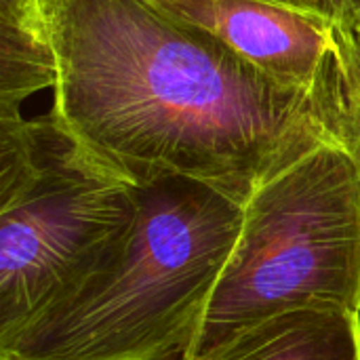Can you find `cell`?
Instances as JSON below:
<instances>
[{
    "mask_svg": "<svg viewBox=\"0 0 360 360\" xmlns=\"http://www.w3.org/2000/svg\"><path fill=\"white\" fill-rule=\"evenodd\" d=\"M55 61L51 114L108 175L205 181L243 205L327 137L285 86L152 0H34Z\"/></svg>",
    "mask_w": 360,
    "mask_h": 360,
    "instance_id": "obj_1",
    "label": "cell"
},
{
    "mask_svg": "<svg viewBox=\"0 0 360 360\" xmlns=\"http://www.w3.org/2000/svg\"><path fill=\"white\" fill-rule=\"evenodd\" d=\"M105 259L38 314L0 360L184 359L240 232L245 205L190 177L135 188Z\"/></svg>",
    "mask_w": 360,
    "mask_h": 360,
    "instance_id": "obj_2",
    "label": "cell"
},
{
    "mask_svg": "<svg viewBox=\"0 0 360 360\" xmlns=\"http://www.w3.org/2000/svg\"><path fill=\"white\" fill-rule=\"evenodd\" d=\"M306 306L360 314V169L331 137L247 198L234 249L181 360Z\"/></svg>",
    "mask_w": 360,
    "mask_h": 360,
    "instance_id": "obj_3",
    "label": "cell"
},
{
    "mask_svg": "<svg viewBox=\"0 0 360 360\" xmlns=\"http://www.w3.org/2000/svg\"><path fill=\"white\" fill-rule=\"evenodd\" d=\"M135 211V188L95 167L51 112L0 118V348L105 259Z\"/></svg>",
    "mask_w": 360,
    "mask_h": 360,
    "instance_id": "obj_4",
    "label": "cell"
},
{
    "mask_svg": "<svg viewBox=\"0 0 360 360\" xmlns=\"http://www.w3.org/2000/svg\"><path fill=\"white\" fill-rule=\"evenodd\" d=\"M205 30L268 78L312 93L335 42V23L259 0H152Z\"/></svg>",
    "mask_w": 360,
    "mask_h": 360,
    "instance_id": "obj_5",
    "label": "cell"
},
{
    "mask_svg": "<svg viewBox=\"0 0 360 360\" xmlns=\"http://www.w3.org/2000/svg\"><path fill=\"white\" fill-rule=\"evenodd\" d=\"M194 360H360V314L333 306L295 308Z\"/></svg>",
    "mask_w": 360,
    "mask_h": 360,
    "instance_id": "obj_6",
    "label": "cell"
},
{
    "mask_svg": "<svg viewBox=\"0 0 360 360\" xmlns=\"http://www.w3.org/2000/svg\"><path fill=\"white\" fill-rule=\"evenodd\" d=\"M55 84L53 53L34 0H0V118Z\"/></svg>",
    "mask_w": 360,
    "mask_h": 360,
    "instance_id": "obj_7",
    "label": "cell"
},
{
    "mask_svg": "<svg viewBox=\"0 0 360 360\" xmlns=\"http://www.w3.org/2000/svg\"><path fill=\"white\" fill-rule=\"evenodd\" d=\"M312 97L327 137L360 169V23L335 25V42Z\"/></svg>",
    "mask_w": 360,
    "mask_h": 360,
    "instance_id": "obj_8",
    "label": "cell"
},
{
    "mask_svg": "<svg viewBox=\"0 0 360 360\" xmlns=\"http://www.w3.org/2000/svg\"><path fill=\"white\" fill-rule=\"evenodd\" d=\"M327 19L335 25L360 23V0H259Z\"/></svg>",
    "mask_w": 360,
    "mask_h": 360,
    "instance_id": "obj_9",
    "label": "cell"
}]
</instances>
